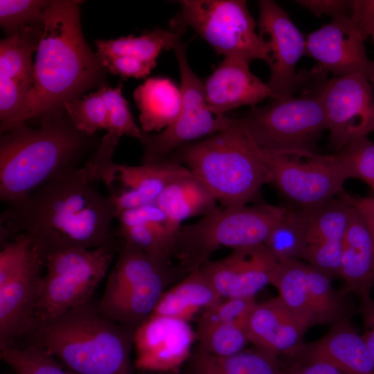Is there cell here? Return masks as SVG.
<instances>
[{"label":"cell","mask_w":374,"mask_h":374,"mask_svg":"<svg viewBox=\"0 0 374 374\" xmlns=\"http://www.w3.org/2000/svg\"><path fill=\"white\" fill-rule=\"evenodd\" d=\"M116 147L111 142L100 143L91 159L94 181L103 182L108 189L118 181L123 187L135 190L155 202L168 186L191 175L186 166L173 161L140 166L114 163L112 157Z\"/></svg>","instance_id":"obj_18"},{"label":"cell","mask_w":374,"mask_h":374,"mask_svg":"<svg viewBox=\"0 0 374 374\" xmlns=\"http://www.w3.org/2000/svg\"><path fill=\"white\" fill-rule=\"evenodd\" d=\"M373 44H374V35L372 37Z\"/></svg>","instance_id":"obj_53"},{"label":"cell","mask_w":374,"mask_h":374,"mask_svg":"<svg viewBox=\"0 0 374 374\" xmlns=\"http://www.w3.org/2000/svg\"><path fill=\"white\" fill-rule=\"evenodd\" d=\"M308 224L306 207L287 208L264 244L278 260L292 258L303 260L306 250Z\"/></svg>","instance_id":"obj_32"},{"label":"cell","mask_w":374,"mask_h":374,"mask_svg":"<svg viewBox=\"0 0 374 374\" xmlns=\"http://www.w3.org/2000/svg\"><path fill=\"white\" fill-rule=\"evenodd\" d=\"M37 247L26 234L20 233L0 252V286L21 272L29 263Z\"/></svg>","instance_id":"obj_42"},{"label":"cell","mask_w":374,"mask_h":374,"mask_svg":"<svg viewBox=\"0 0 374 374\" xmlns=\"http://www.w3.org/2000/svg\"><path fill=\"white\" fill-rule=\"evenodd\" d=\"M31 88L30 85L0 76L1 128L20 112Z\"/></svg>","instance_id":"obj_43"},{"label":"cell","mask_w":374,"mask_h":374,"mask_svg":"<svg viewBox=\"0 0 374 374\" xmlns=\"http://www.w3.org/2000/svg\"><path fill=\"white\" fill-rule=\"evenodd\" d=\"M216 202L192 174L168 186L155 201L166 216L168 232L174 237L186 219L206 215L216 207Z\"/></svg>","instance_id":"obj_27"},{"label":"cell","mask_w":374,"mask_h":374,"mask_svg":"<svg viewBox=\"0 0 374 374\" xmlns=\"http://www.w3.org/2000/svg\"><path fill=\"white\" fill-rule=\"evenodd\" d=\"M51 1L1 0L0 24L9 34L27 24L42 21V15Z\"/></svg>","instance_id":"obj_40"},{"label":"cell","mask_w":374,"mask_h":374,"mask_svg":"<svg viewBox=\"0 0 374 374\" xmlns=\"http://www.w3.org/2000/svg\"><path fill=\"white\" fill-rule=\"evenodd\" d=\"M292 356L303 362L328 364L344 374H374V362L363 337L346 318L332 324L322 338L302 343Z\"/></svg>","instance_id":"obj_22"},{"label":"cell","mask_w":374,"mask_h":374,"mask_svg":"<svg viewBox=\"0 0 374 374\" xmlns=\"http://www.w3.org/2000/svg\"><path fill=\"white\" fill-rule=\"evenodd\" d=\"M260 154L270 183L299 206H314L334 199L343 192L348 179L335 154Z\"/></svg>","instance_id":"obj_12"},{"label":"cell","mask_w":374,"mask_h":374,"mask_svg":"<svg viewBox=\"0 0 374 374\" xmlns=\"http://www.w3.org/2000/svg\"><path fill=\"white\" fill-rule=\"evenodd\" d=\"M258 35L268 51L270 75L267 86L276 99L294 96L310 84V73L296 72L305 54V39L288 14L276 2L258 1Z\"/></svg>","instance_id":"obj_13"},{"label":"cell","mask_w":374,"mask_h":374,"mask_svg":"<svg viewBox=\"0 0 374 374\" xmlns=\"http://www.w3.org/2000/svg\"><path fill=\"white\" fill-rule=\"evenodd\" d=\"M179 10L170 28L184 34L192 28L218 55L250 62L269 63L267 48L256 30V23L244 0H179Z\"/></svg>","instance_id":"obj_9"},{"label":"cell","mask_w":374,"mask_h":374,"mask_svg":"<svg viewBox=\"0 0 374 374\" xmlns=\"http://www.w3.org/2000/svg\"><path fill=\"white\" fill-rule=\"evenodd\" d=\"M1 358L17 374H78L66 367L43 349L29 345L26 348L3 346Z\"/></svg>","instance_id":"obj_34"},{"label":"cell","mask_w":374,"mask_h":374,"mask_svg":"<svg viewBox=\"0 0 374 374\" xmlns=\"http://www.w3.org/2000/svg\"><path fill=\"white\" fill-rule=\"evenodd\" d=\"M256 303L255 297L222 300L204 310L197 328L217 323H234L245 328L247 318Z\"/></svg>","instance_id":"obj_41"},{"label":"cell","mask_w":374,"mask_h":374,"mask_svg":"<svg viewBox=\"0 0 374 374\" xmlns=\"http://www.w3.org/2000/svg\"><path fill=\"white\" fill-rule=\"evenodd\" d=\"M306 208L308 224L303 260L331 277L338 276L343 240L352 207L341 199H332Z\"/></svg>","instance_id":"obj_21"},{"label":"cell","mask_w":374,"mask_h":374,"mask_svg":"<svg viewBox=\"0 0 374 374\" xmlns=\"http://www.w3.org/2000/svg\"><path fill=\"white\" fill-rule=\"evenodd\" d=\"M350 18L363 39L372 37L374 35V0H352Z\"/></svg>","instance_id":"obj_46"},{"label":"cell","mask_w":374,"mask_h":374,"mask_svg":"<svg viewBox=\"0 0 374 374\" xmlns=\"http://www.w3.org/2000/svg\"><path fill=\"white\" fill-rule=\"evenodd\" d=\"M364 41L350 16H341L307 36L305 55L335 78L362 73L374 85V61L368 57Z\"/></svg>","instance_id":"obj_15"},{"label":"cell","mask_w":374,"mask_h":374,"mask_svg":"<svg viewBox=\"0 0 374 374\" xmlns=\"http://www.w3.org/2000/svg\"><path fill=\"white\" fill-rule=\"evenodd\" d=\"M109 197L116 210V216L126 211L141 207L151 203L143 195L139 192L123 186L121 188H112L109 189Z\"/></svg>","instance_id":"obj_48"},{"label":"cell","mask_w":374,"mask_h":374,"mask_svg":"<svg viewBox=\"0 0 374 374\" xmlns=\"http://www.w3.org/2000/svg\"><path fill=\"white\" fill-rule=\"evenodd\" d=\"M134 330L105 317L92 300L39 322L30 345L78 374H133Z\"/></svg>","instance_id":"obj_3"},{"label":"cell","mask_w":374,"mask_h":374,"mask_svg":"<svg viewBox=\"0 0 374 374\" xmlns=\"http://www.w3.org/2000/svg\"><path fill=\"white\" fill-rule=\"evenodd\" d=\"M182 34L172 30L154 28L141 36L129 35L116 39L97 40V55L100 60L119 55L139 59L154 68L163 50L173 49Z\"/></svg>","instance_id":"obj_30"},{"label":"cell","mask_w":374,"mask_h":374,"mask_svg":"<svg viewBox=\"0 0 374 374\" xmlns=\"http://www.w3.org/2000/svg\"><path fill=\"white\" fill-rule=\"evenodd\" d=\"M63 107L81 132L92 136L98 130H108L109 111L99 90L66 103Z\"/></svg>","instance_id":"obj_37"},{"label":"cell","mask_w":374,"mask_h":374,"mask_svg":"<svg viewBox=\"0 0 374 374\" xmlns=\"http://www.w3.org/2000/svg\"><path fill=\"white\" fill-rule=\"evenodd\" d=\"M122 86L121 82L115 88L103 87L99 89L109 111L107 132L140 140L143 132L134 122L128 102L122 95Z\"/></svg>","instance_id":"obj_39"},{"label":"cell","mask_w":374,"mask_h":374,"mask_svg":"<svg viewBox=\"0 0 374 374\" xmlns=\"http://www.w3.org/2000/svg\"><path fill=\"white\" fill-rule=\"evenodd\" d=\"M101 62L111 73L123 78H145L154 69L148 63L128 55L107 58L101 60Z\"/></svg>","instance_id":"obj_45"},{"label":"cell","mask_w":374,"mask_h":374,"mask_svg":"<svg viewBox=\"0 0 374 374\" xmlns=\"http://www.w3.org/2000/svg\"><path fill=\"white\" fill-rule=\"evenodd\" d=\"M308 327L278 298L256 303L245 324L248 341L257 349L278 357L293 355Z\"/></svg>","instance_id":"obj_23"},{"label":"cell","mask_w":374,"mask_h":374,"mask_svg":"<svg viewBox=\"0 0 374 374\" xmlns=\"http://www.w3.org/2000/svg\"><path fill=\"white\" fill-rule=\"evenodd\" d=\"M330 145L337 152L374 132V90L364 75L333 78L319 86Z\"/></svg>","instance_id":"obj_14"},{"label":"cell","mask_w":374,"mask_h":374,"mask_svg":"<svg viewBox=\"0 0 374 374\" xmlns=\"http://www.w3.org/2000/svg\"><path fill=\"white\" fill-rule=\"evenodd\" d=\"M223 206L246 205L270 178L258 149L239 118L227 128L174 152Z\"/></svg>","instance_id":"obj_5"},{"label":"cell","mask_w":374,"mask_h":374,"mask_svg":"<svg viewBox=\"0 0 374 374\" xmlns=\"http://www.w3.org/2000/svg\"><path fill=\"white\" fill-rule=\"evenodd\" d=\"M307 284L314 325L334 324L343 317V304L331 276L308 263Z\"/></svg>","instance_id":"obj_33"},{"label":"cell","mask_w":374,"mask_h":374,"mask_svg":"<svg viewBox=\"0 0 374 374\" xmlns=\"http://www.w3.org/2000/svg\"><path fill=\"white\" fill-rule=\"evenodd\" d=\"M186 275L170 262L123 242L97 303L110 320L136 330L152 314L167 287Z\"/></svg>","instance_id":"obj_7"},{"label":"cell","mask_w":374,"mask_h":374,"mask_svg":"<svg viewBox=\"0 0 374 374\" xmlns=\"http://www.w3.org/2000/svg\"><path fill=\"white\" fill-rule=\"evenodd\" d=\"M186 44L179 41L173 48L180 73L182 105L177 120L157 134L143 133L142 164L160 162L170 153L197 140L229 127L235 121L217 115L209 107L203 81L193 71L186 55Z\"/></svg>","instance_id":"obj_11"},{"label":"cell","mask_w":374,"mask_h":374,"mask_svg":"<svg viewBox=\"0 0 374 374\" xmlns=\"http://www.w3.org/2000/svg\"><path fill=\"white\" fill-rule=\"evenodd\" d=\"M279 374H344L337 368L320 362L306 363L296 362L283 370Z\"/></svg>","instance_id":"obj_51"},{"label":"cell","mask_w":374,"mask_h":374,"mask_svg":"<svg viewBox=\"0 0 374 374\" xmlns=\"http://www.w3.org/2000/svg\"><path fill=\"white\" fill-rule=\"evenodd\" d=\"M278 259L265 244L233 249L217 260H208L200 271L222 298H248L267 284Z\"/></svg>","instance_id":"obj_17"},{"label":"cell","mask_w":374,"mask_h":374,"mask_svg":"<svg viewBox=\"0 0 374 374\" xmlns=\"http://www.w3.org/2000/svg\"><path fill=\"white\" fill-rule=\"evenodd\" d=\"M341 199L354 207L367 223L374 240V196L353 197L342 192Z\"/></svg>","instance_id":"obj_49"},{"label":"cell","mask_w":374,"mask_h":374,"mask_svg":"<svg viewBox=\"0 0 374 374\" xmlns=\"http://www.w3.org/2000/svg\"><path fill=\"white\" fill-rule=\"evenodd\" d=\"M348 179H357L374 192V142L358 139L334 154Z\"/></svg>","instance_id":"obj_38"},{"label":"cell","mask_w":374,"mask_h":374,"mask_svg":"<svg viewBox=\"0 0 374 374\" xmlns=\"http://www.w3.org/2000/svg\"><path fill=\"white\" fill-rule=\"evenodd\" d=\"M308 262L298 259L278 260L270 284L288 310L308 328L314 326L307 284Z\"/></svg>","instance_id":"obj_29"},{"label":"cell","mask_w":374,"mask_h":374,"mask_svg":"<svg viewBox=\"0 0 374 374\" xmlns=\"http://www.w3.org/2000/svg\"><path fill=\"white\" fill-rule=\"evenodd\" d=\"M239 119L251 142L267 155L315 152L327 130L319 87L298 97L253 107Z\"/></svg>","instance_id":"obj_8"},{"label":"cell","mask_w":374,"mask_h":374,"mask_svg":"<svg viewBox=\"0 0 374 374\" xmlns=\"http://www.w3.org/2000/svg\"><path fill=\"white\" fill-rule=\"evenodd\" d=\"M117 246L71 249L44 257L36 317L38 323L56 317L91 300L107 274Z\"/></svg>","instance_id":"obj_10"},{"label":"cell","mask_w":374,"mask_h":374,"mask_svg":"<svg viewBox=\"0 0 374 374\" xmlns=\"http://www.w3.org/2000/svg\"><path fill=\"white\" fill-rule=\"evenodd\" d=\"M188 374H279L277 357L256 349L217 356L199 347L188 359Z\"/></svg>","instance_id":"obj_28"},{"label":"cell","mask_w":374,"mask_h":374,"mask_svg":"<svg viewBox=\"0 0 374 374\" xmlns=\"http://www.w3.org/2000/svg\"><path fill=\"white\" fill-rule=\"evenodd\" d=\"M80 1H51L42 17V34L33 82L20 112L0 128L5 134L34 117L51 113L71 101L97 80L100 57L84 40L80 25Z\"/></svg>","instance_id":"obj_2"},{"label":"cell","mask_w":374,"mask_h":374,"mask_svg":"<svg viewBox=\"0 0 374 374\" xmlns=\"http://www.w3.org/2000/svg\"><path fill=\"white\" fill-rule=\"evenodd\" d=\"M222 300L220 295L198 269L188 273L173 287L167 289L151 315L168 317L188 322L201 310L211 308Z\"/></svg>","instance_id":"obj_26"},{"label":"cell","mask_w":374,"mask_h":374,"mask_svg":"<svg viewBox=\"0 0 374 374\" xmlns=\"http://www.w3.org/2000/svg\"><path fill=\"white\" fill-rule=\"evenodd\" d=\"M344 235L339 269L346 291L358 295L361 301L371 298L374 284V240L362 215L353 206Z\"/></svg>","instance_id":"obj_24"},{"label":"cell","mask_w":374,"mask_h":374,"mask_svg":"<svg viewBox=\"0 0 374 374\" xmlns=\"http://www.w3.org/2000/svg\"><path fill=\"white\" fill-rule=\"evenodd\" d=\"M133 96L145 133L163 131L177 120L181 109L180 88L169 78H148L134 90Z\"/></svg>","instance_id":"obj_25"},{"label":"cell","mask_w":374,"mask_h":374,"mask_svg":"<svg viewBox=\"0 0 374 374\" xmlns=\"http://www.w3.org/2000/svg\"><path fill=\"white\" fill-rule=\"evenodd\" d=\"M91 136L70 120L46 118L37 129L26 123L1 135L0 199L10 206L57 174L79 168Z\"/></svg>","instance_id":"obj_4"},{"label":"cell","mask_w":374,"mask_h":374,"mask_svg":"<svg viewBox=\"0 0 374 374\" xmlns=\"http://www.w3.org/2000/svg\"><path fill=\"white\" fill-rule=\"evenodd\" d=\"M287 208L269 204L215 207L198 222L181 225L172 258L185 274L199 269L221 247L264 244Z\"/></svg>","instance_id":"obj_6"},{"label":"cell","mask_w":374,"mask_h":374,"mask_svg":"<svg viewBox=\"0 0 374 374\" xmlns=\"http://www.w3.org/2000/svg\"><path fill=\"white\" fill-rule=\"evenodd\" d=\"M93 184L84 166L57 174L1 215V238L26 234L44 257L116 246L112 229L115 208Z\"/></svg>","instance_id":"obj_1"},{"label":"cell","mask_w":374,"mask_h":374,"mask_svg":"<svg viewBox=\"0 0 374 374\" xmlns=\"http://www.w3.org/2000/svg\"><path fill=\"white\" fill-rule=\"evenodd\" d=\"M361 312L364 321L363 337L374 362V300L361 301Z\"/></svg>","instance_id":"obj_50"},{"label":"cell","mask_w":374,"mask_h":374,"mask_svg":"<svg viewBox=\"0 0 374 374\" xmlns=\"http://www.w3.org/2000/svg\"><path fill=\"white\" fill-rule=\"evenodd\" d=\"M42 30L26 26L0 42V76L30 86L33 82L32 54L37 51Z\"/></svg>","instance_id":"obj_31"},{"label":"cell","mask_w":374,"mask_h":374,"mask_svg":"<svg viewBox=\"0 0 374 374\" xmlns=\"http://www.w3.org/2000/svg\"><path fill=\"white\" fill-rule=\"evenodd\" d=\"M44 257L37 250L26 267L0 286V347L29 336L38 324L36 308Z\"/></svg>","instance_id":"obj_19"},{"label":"cell","mask_w":374,"mask_h":374,"mask_svg":"<svg viewBox=\"0 0 374 374\" xmlns=\"http://www.w3.org/2000/svg\"><path fill=\"white\" fill-rule=\"evenodd\" d=\"M249 61L224 57L204 82V93L210 109L217 115L242 106L253 107L258 103L276 97L259 78L253 74Z\"/></svg>","instance_id":"obj_20"},{"label":"cell","mask_w":374,"mask_h":374,"mask_svg":"<svg viewBox=\"0 0 374 374\" xmlns=\"http://www.w3.org/2000/svg\"><path fill=\"white\" fill-rule=\"evenodd\" d=\"M116 219L118 222V228H129L149 224H166L167 221L164 212L156 202L124 211L118 214Z\"/></svg>","instance_id":"obj_44"},{"label":"cell","mask_w":374,"mask_h":374,"mask_svg":"<svg viewBox=\"0 0 374 374\" xmlns=\"http://www.w3.org/2000/svg\"><path fill=\"white\" fill-rule=\"evenodd\" d=\"M116 235L123 242L147 253L170 262L175 237L163 224H149L129 228H118Z\"/></svg>","instance_id":"obj_35"},{"label":"cell","mask_w":374,"mask_h":374,"mask_svg":"<svg viewBox=\"0 0 374 374\" xmlns=\"http://www.w3.org/2000/svg\"><path fill=\"white\" fill-rule=\"evenodd\" d=\"M295 2L317 17L323 15H329L332 19L350 16L352 8V1L348 0H296Z\"/></svg>","instance_id":"obj_47"},{"label":"cell","mask_w":374,"mask_h":374,"mask_svg":"<svg viewBox=\"0 0 374 374\" xmlns=\"http://www.w3.org/2000/svg\"><path fill=\"white\" fill-rule=\"evenodd\" d=\"M161 374H175L174 372L164 373Z\"/></svg>","instance_id":"obj_52"},{"label":"cell","mask_w":374,"mask_h":374,"mask_svg":"<svg viewBox=\"0 0 374 374\" xmlns=\"http://www.w3.org/2000/svg\"><path fill=\"white\" fill-rule=\"evenodd\" d=\"M198 347L217 356H229L240 353L248 339L244 328L234 323H217L196 331Z\"/></svg>","instance_id":"obj_36"},{"label":"cell","mask_w":374,"mask_h":374,"mask_svg":"<svg viewBox=\"0 0 374 374\" xmlns=\"http://www.w3.org/2000/svg\"><path fill=\"white\" fill-rule=\"evenodd\" d=\"M196 339L188 321L151 315L134 331L135 365L144 371L174 372L188 360Z\"/></svg>","instance_id":"obj_16"}]
</instances>
